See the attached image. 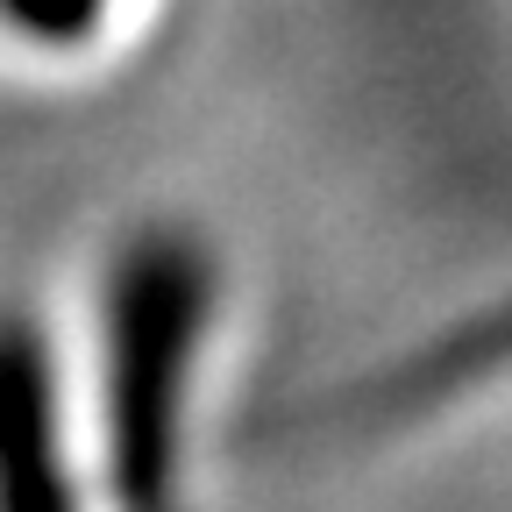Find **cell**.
Here are the masks:
<instances>
[{
  "label": "cell",
  "mask_w": 512,
  "mask_h": 512,
  "mask_svg": "<svg viewBox=\"0 0 512 512\" xmlns=\"http://www.w3.org/2000/svg\"><path fill=\"white\" fill-rule=\"evenodd\" d=\"M214 271L185 235H136L100 313V498L93 512H185L192 384Z\"/></svg>",
  "instance_id": "6da1fadb"
},
{
  "label": "cell",
  "mask_w": 512,
  "mask_h": 512,
  "mask_svg": "<svg viewBox=\"0 0 512 512\" xmlns=\"http://www.w3.org/2000/svg\"><path fill=\"white\" fill-rule=\"evenodd\" d=\"M0 512H93L64 448L50 342L22 313H0Z\"/></svg>",
  "instance_id": "7a4b0ae2"
},
{
  "label": "cell",
  "mask_w": 512,
  "mask_h": 512,
  "mask_svg": "<svg viewBox=\"0 0 512 512\" xmlns=\"http://www.w3.org/2000/svg\"><path fill=\"white\" fill-rule=\"evenodd\" d=\"M512 370V306H498L491 320H477L470 335H456L448 349H420L406 370H384L377 384L349 399V420H370V427H392V420H420V413H441L463 384H484Z\"/></svg>",
  "instance_id": "3957f363"
},
{
  "label": "cell",
  "mask_w": 512,
  "mask_h": 512,
  "mask_svg": "<svg viewBox=\"0 0 512 512\" xmlns=\"http://www.w3.org/2000/svg\"><path fill=\"white\" fill-rule=\"evenodd\" d=\"M114 22V0H0V29L29 50H93Z\"/></svg>",
  "instance_id": "277c9868"
}]
</instances>
